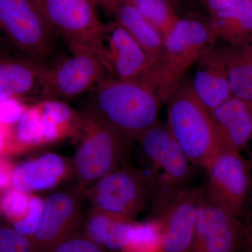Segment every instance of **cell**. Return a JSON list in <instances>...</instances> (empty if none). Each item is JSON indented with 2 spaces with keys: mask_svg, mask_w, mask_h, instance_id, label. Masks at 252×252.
<instances>
[{
  "mask_svg": "<svg viewBox=\"0 0 252 252\" xmlns=\"http://www.w3.org/2000/svg\"><path fill=\"white\" fill-rule=\"evenodd\" d=\"M162 103L146 84L109 77L91 92L87 112L129 142L158 122Z\"/></svg>",
  "mask_w": 252,
  "mask_h": 252,
  "instance_id": "obj_1",
  "label": "cell"
},
{
  "mask_svg": "<svg viewBox=\"0 0 252 252\" xmlns=\"http://www.w3.org/2000/svg\"><path fill=\"white\" fill-rule=\"evenodd\" d=\"M217 37L212 21L180 18L164 39L161 56L151 67L144 84L157 93L162 103L166 102L189 68L213 49Z\"/></svg>",
  "mask_w": 252,
  "mask_h": 252,
  "instance_id": "obj_2",
  "label": "cell"
},
{
  "mask_svg": "<svg viewBox=\"0 0 252 252\" xmlns=\"http://www.w3.org/2000/svg\"><path fill=\"white\" fill-rule=\"evenodd\" d=\"M167 103L169 130L189 162L207 169L220 153L211 114L199 99L191 81L183 80Z\"/></svg>",
  "mask_w": 252,
  "mask_h": 252,
  "instance_id": "obj_3",
  "label": "cell"
},
{
  "mask_svg": "<svg viewBox=\"0 0 252 252\" xmlns=\"http://www.w3.org/2000/svg\"><path fill=\"white\" fill-rule=\"evenodd\" d=\"M36 1L50 27L66 41L71 53L91 51L103 60L104 25L91 0Z\"/></svg>",
  "mask_w": 252,
  "mask_h": 252,
  "instance_id": "obj_4",
  "label": "cell"
},
{
  "mask_svg": "<svg viewBox=\"0 0 252 252\" xmlns=\"http://www.w3.org/2000/svg\"><path fill=\"white\" fill-rule=\"evenodd\" d=\"M0 29L26 57L44 64L54 51L56 33L36 0H0Z\"/></svg>",
  "mask_w": 252,
  "mask_h": 252,
  "instance_id": "obj_5",
  "label": "cell"
},
{
  "mask_svg": "<svg viewBox=\"0 0 252 252\" xmlns=\"http://www.w3.org/2000/svg\"><path fill=\"white\" fill-rule=\"evenodd\" d=\"M156 191L150 174L124 167L101 178L91 195L99 211L130 220L147 202L153 201Z\"/></svg>",
  "mask_w": 252,
  "mask_h": 252,
  "instance_id": "obj_6",
  "label": "cell"
},
{
  "mask_svg": "<svg viewBox=\"0 0 252 252\" xmlns=\"http://www.w3.org/2000/svg\"><path fill=\"white\" fill-rule=\"evenodd\" d=\"M251 162L240 152L221 151L206 169L204 195L214 205L240 219L252 184Z\"/></svg>",
  "mask_w": 252,
  "mask_h": 252,
  "instance_id": "obj_7",
  "label": "cell"
},
{
  "mask_svg": "<svg viewBox=\"0 0 252 252\" xmlns=\"http://www.w3.org/2000/svg\"><path fill=\"white\" fill-rule=\"evenodd\" d=\"M201 192L202 187L183 188L154 198L153 218L161 225L162 252H188Z\"/></svg>",
  "mask_w": 252,
  "mask_h": 252,
  "instance_id": "obj_8",
  "label": "cell"
},
{
  "mask_svg": "<svg viewBox=\"0 0 252 252\" xmlns=\"http://www.w3.org/2000/svg\"><path fill=\"white\" fill-rule=\"evenodd\" d=\"M109 77L99 55L86 51L73 52L54 67H46L41 94L47 98H73L92 92Z\"/></svg>",
  "mask_w": 252,
  "mask_h": 252,
  "instance_id": "obj_9",
  "label": "cell"
},
{
  "mask_svg": "<svg viewBox=\"0 0 252 252\" xmlns=\"http://www.w3.org/2000/svg\"><path fill=\"white\" fill-rule=\"evenodd\" d=\"M150 162L156 182L155 197L185 188L190 176L189 160L172 135L167 125L158 122L137 139Z\"/></svg>",
  "mask_w": 252,
  "mask_h": 252,
  "instance_id": "obj_10",
  "label": "cell"
},
{
  "mask_svg": "<svg viewBox=\"0 0 252 252\" xmlns=\"http://www.w3.org/2000/svg\"><path fill=\"white\" fill-rule=\"evenodd\" d=\"M85 118L86 135L76 154V168L82 180H100L119 169L128 141L89 113Z\"/></svg>",
  "mask_w": 252,
  "mask_h": 252,
  "instance_id": "obj_11",
  "label": "cell"
},
{
  "mask_svg": "<svg viewBox=\"0 0 252 252\" xmlns=\"http://www.w3.org/2000/svg\"><path fill=\"white\" fill-rule=\"evenodd\" d=\"M244 228L237 218L207 200H199L193 238L188 252H242Z\"/></svg>",
  "mask_w": 252,
  "mask_h": 252,
  "instance_id": "obj_12",
  "label": "cell"
},
{
  "mask_svg": "<svg viewBox=\"0 0 252 252\" xmlns=\"http://www.w3.org/2000/svg\"><path fill=\"white\" fill-rule=\"evenodd\" d=\"M102 46L104 62L111 77L144 84L152 61L117 21L104 25Z\"/></svg>",
  "mask_w": 252,
  "mask_h": 252,
  "instance_id": "obj_13",
  "label": "cell"
},
{
  "mask_svg": "<svg viewBox=\"0 0 252 252\" xmlns=\"http://www.w3.org/2000/svg\"><path fill=\"white\" fill-rule=\"evenodd\" d=\"M76 209L75 201L67 193H55L46 198L39 225L29 237L34 252H47L56 244L72 236Z\"/></svg>",
  "mask_w": 252,
  "mask_h": 252,
  "instance_id": "obj_14",
  "label": "cell"
},
{
  "mask_svg": "<svg viewBox=\"0 0 252 252\" xmlns=\"http://www.w3.org/2000/svg\"><path fill=\"white\" fill-rule=\"evenodd\" d=\"M220 152H240L252 136V102L233 96L211 112Z\"/></svg>",
  "mask_w": 252,
  "mask_h": 252,
  "instance_id": "obj_15",
  "label": "cell"
},
{
  "mask_svg": "<svg viewBox=\"0 0 252 252\" xmlns=\"http://www.w3.org/2000/svg\"><path fill=\"white\" fill-rule=\"evenodd\" d=\"M198 61L192 86L199 99L211 112L233 96L227 72L226 51L212 49Z\"/></svg>",
  "mask_w": 252,
  "mask_h": 252,
  "instance_id": "obj_16",
  "label": "cell"
},
{
  "mask_svg": "<svg viewBox=\"0 0 252 252\" xmlns=\"http://www.w3.org/2000/svg\"><path fill=\"white\" fill-rule=\"evenodd\" d=\"M46 68L28 57L0 56V100L41 94Z\"/></svg>",
  "mask_w": 252,
  "mask_h": 252,
  "instance_id": "obj_17",
  "label": "cell"
},
{
  "mask_svg": "<svg viewBox=\"0 0 252 252\" xmlns=\"http://www.w3.org/2000/svg\"><path fill=\"white\" fill-rule=\"evenodd\" d=\"M64 172L62 158L57 154H45L15 167L13 187L26 193L51 189L58 183Z\"/></svg>",
  "mask_w": 252,
  "mask_h": 252,
  "instance_id": "obj_18",
  "label": "cell"
},
{
  "mask_svg": "<svg viewBox=\"0 0 252 252\" xmlns=\"http://www.w3.org/2000/svg\"><path fill=\"white\" fill-rule=\"evenodd\" d=\"M211 21L217 36L230 46L252 41V0H240L212 15Z\"/></svg>",
  "mask_w": 252,
  "mask_h": 252,
  "instance_id": "obj_19",
  "label": "cell"
},
{
  "mask_svg": "<svg viewBox=\"0 0 252 252\" xmlns=\"http://www.w3.org/2000/svg\"><path fill=\"white\" fill-rule=\"evenodd\" d=\"M116 21L126 30L151 60L152 65L160 59L164 47V39L131 4L119 6L114 14Z\"/></svg>",
  "mask_w": 252,
  "mask_h": 252,
  "instance_id": "obj_20",
  "label": "cell"
},
{
  "mask_svg": "<svg viewBox=\"0 0 252 252\" xmlns=\"http://www.w3.org/2000/svg\"><path fill=\"white\" fill-rule=\"evenodd\" d=\"M228 80L235 97L252 102V41L225 48Z\"/></svg>",
  "mask_w": 252,
  "mask_h": 252,
  "instance_id": "obj_21",
  "label": "cell"
},
{
  "mask_svg": "<svg viewBox=\"0 0 252 252\" xmlns=\"http://www.w3.org/2000/svg\"><path fill=\"white\" fill-rule=\"evenodd\" d=\"M130 4L159 32L164 39L180 18L170 0H132Z\"/></svg>",
  "mask_w": 252,
  "mask_h": 252,
  "instance_id": "obj_22",
  "label": "cell"
},
{
  "mask_svg": "<svg viewBox=\"0 0 252 252\" xmlns=\"http://www.w3.org/2000/svg\"><path fill=\"white\" fill-rule=\"evenodd\" d=\"M161 246V225L153 218L145 223H132L128 241L121 252H158Z\"/></svg>",
  "mask_w": 252,
  "mask_h": 252,
  "instance_id": "obj_23",
  "label": "cell"
},
{
  "mask_svg": "<svg viewBox=\"0 0 252 252\" xmlns=\"http://www.w3.org/2000/svg\"><path fill=\"white\" fill-rule=\"evenodd\" d=\"M31 198L28 193L10 189L0 198L1 211L14 223L21 221L29 212Z\"/></svg>",
  "mask_w": 252,
  "mask_h": 252,
  "instance_id": "obj_24",
  "label": "cell"
},
{
  "mask_svg": "<svg viewBox=\"0 0 252 252\" xmlns=\"http://www.w3.org/2000/svg\"><path fill=\"white\" fill-rule=\"evenodd\" d=\"M0 252H34L29 237L14 228L0 227Z\"/></svg>",
  "mask_w": 252,
  "mask_h": 252,
  "instance_id": "obj_25",
  "label": "cell"
},
{
  "mask_svg": "<svg viewBox=\"0 0 252 252\" xmlns=\"http://www.w3.org/2000/svg\"><path fill=\"white\" fill-rule=\"evenodd\" d=\"M47 252H107L88 237H68L56 244Z\"/></svg>",
  "mask_w": 252,
  "mask_h": 252,
  "instance_id": "obj_26",
  "label": "cell"
},
{
  "mask_svg": "<svg viewBox=\"0 0 252 252\" xmlns=\"http://www.w3.org/2000/svg\"><path fill=\"white\" fill-rule=\"evenodd\" d=\"M44 200L38 197H32L30 210L27 217L21 221L14 223V228L21 234L31 237L36 231L41 214H42Z\"/></svg>",
  "mask_w": 252,
  "mask_h": 252,
  "instance_id": "obj_27",
  "label": "cell"
},
{
  "mask_svg": "<svg viewBox=\"0 0 252 252\" xmlns=\"http://www.w3.org/2000/svg\"><path fill=\"white\" fill-rule=\"evenodd\" d=\"M39 122L33 112L26 113L21 118L18 129V137L23 143L37 142L40 137Z\"/></svg>",
  "mask_w": 252,
  "mask_h": 252,
  "instance_id": "obj_28",
  "label": "cell"
},
{
  "mask_svg": "<svg viewBox=\"0 0 252 252\" xmlns=\"http://www.w3.org/2000/svg\"><path fill=\"white\" fill-rule=\"evenodd\" d=\"M240 220L243 223L244 228L242 252H252V184Z\"/></svg>",
  "mask_w": 252,
  "mask_h": 252,
  "instance_id": "obj_29",
  "label": "cell"
},
{
  "mask_svg": "<svg viewBox=\"0 0 252 252\" xmlns=\"http://www.w3.org/2000/svg\"><path fill=\"white\" fill-rule=\"evenodd\" d=\"M14 170L9 162L0 157V189L6 188L12 184Z\"/></svg>",
  "mask_w": 252,
  "mask_h": 252,
  "instance_id": "obj_30",
  "label": "cell"
},
{
  "mask_svg": "<svg viewBox=\"0 0 252 252\" xmlns=\"http://www.w3.org/2000/svg\"><path fill=\"white\" fill-rule=\"evenodd\" d=\"M239 1L240 0H205L211 16L230 7Z\"/></svg>",
  "mask_w": 252,
  "mask_h": 252,
  "instance_id": "obj_31",
  "label": "cell"
},
{
  "mask_svg": "<svg viewBox=\"0 0 252 252\" xmlns=\"http://www.w3.org/2000/svg\"><path fill=\"white\" fill-rule=\"evenodd\" d=\"M94 1H95L96 4H99V6H101V4H102V1L103 0H94Z\"/></svg>",
  "mask_w": 252,
  "mask_h": 252,
  "instance_id": "obj_32",
  "label": "cell"
},
{
  "mask_svg": "<svg viewBox=\"0 0 252 252\" xmlns=\"http://www.w3.org/2000/svg\"><path fill=\"white\" fill-rule=\"evenodd\" d=\"M171 2H179V1H182V0H170Z\"/></svg>",
  "mask_w": 252,
  "mask_h": 252,
  "instance_id": "obj_33",
  "label": "cell"
},
{
  "mask_svg": "<svg viewBox=\"0 0 252 252\" xmlns=\"http://www.w3.org/2000/svg\"><path fill=\"white\" fill-rule=\"evenodd\" d=\"M128 1V4H130L131 2H132V0H127Z\"/></svg>",
  "mask_w": 252,
  "mask_h": 252,
  "instance_id": "obj_34",
  "label": "cell"
},
{
  "mask_svg": "<svg viewBox=\"0 0 252 252\" xmlns=\"http://www.w3.org/2000/svg\"><path fill=\"white\" fill-rule=\"evenodd\" d=\"M0 212H1V207H0Z\"/></svg>",
  "mask_w": 252,
  "mask_h": 252,
  "instance_id": "obj_35",
  "label": "cell"
},
{
  "mask_svg": "<svg viewBox=\"0 0 252 252\" xmlns=\"http://www.w3.org/2000/svg\"><path fill=\"white\" fill-rule=\"evenodd\" d=\"M251 165H252V162H251Z\"/></svg>",
  "mask_w": 252,
  "mask_h": 252,
  "instance_id": "obj_36",
  "label": "cell"
},
{
  "mask_svg": "<svg viewBox=\"0 0 252 252\" xmlns=\"http://www.w3.org/2000/svg\"><path fill=\"white\" fill-rule=\"evenodd\" d=\"M162 252V251H160V252Z\"/></svg>",
  "mask_w": 252,
  "mask_h": 252,
  "instance_id": "obj_37",
  "label": "cell"
}]
</instances>
